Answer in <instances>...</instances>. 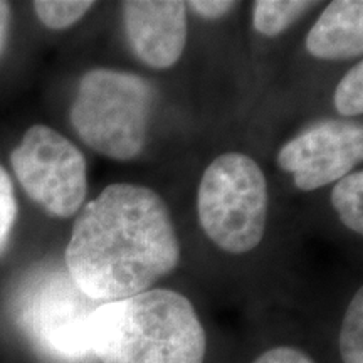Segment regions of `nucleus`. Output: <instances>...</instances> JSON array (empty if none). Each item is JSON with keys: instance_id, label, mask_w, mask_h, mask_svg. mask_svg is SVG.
Instances as JSON below:
<instances>
[{"instance_id": "obj_11", "label": "nucleus", "mask_w": 363, "mask_h": 363, "mask_svg": "<svg viewBox=\"0 0 363 363\" xmlns=\"http://www.w3.org/2000/svg\"><path fill=\"white\" fill-rule=\"evenodd\" d=\"M338 350L342 363H363V291L353 294L343 315Z\"/></svg>"}, {"instance_id": "obj_6", "label": "nucleus", "mask_w": 363, "mask_h": 363, "mask_svg": "<svg viewBox=\"0 0 363 363\" xmlns=\"http://www.w3.org/2000/svg\"><path fill=\"white\" fill-rule=\"evenodd\" d=\"M362 158V125L326 120L284 143L276 162L281 170L293 174L299 190L311 192L343 179Z\"/></svg>"}, {"instance_id": "obj_5", "label": "nucleus", "mask_w": 363, "mask_h": 363, "mask_svg": "<svg viewBox=\"0 0 363 363\" xmlns=\"http://www.w3.org/2000/svg\"><path fill=\"white\" fill-rule=\"evenodd\" d=\"M21 187L54 217L74 216L88 194V167L81 150L51 126L34 125L12 150Z\"/></svg>"}, {"instance_id": "obj_2", "label": "nucleus", "mask_w": 363, "mask_h": 363, "mask_svg": "<svg viewBox=\"0 0 363 363\" xmlns=\"http://www.w3.org/2000/svg\"><path fill=\"white\" fill-rule=\"evenodd\" d=\"M86 345L99 363H203L207 357L194 305L165 288L99 303L86 321Z\"/></svg>"}, {"instance_id": "obj_14", "label": "nucleus", "mask_w": 363, "mask_h": 363, "mask_svg": "<svg viewBox=\"0 0 363 363\" xmlns=\"http://www.w3.org/2000/svg\"><path fill=\"white\" fill-rule=\"evenodd\" d=\"M17 212L19 206L13 192V184L7 170L0 165V256L7 249L13 224L17 220Z\"/></svg>"}, {"instance_id": "obj_9", "label": "nucleus", "mask_w": 363, "mask_h": 363, "mask_svg": "<svg viewBox=\"0 0 363 363\" xmlns=\"http://www.w3.org/2000/svg\"><path fill=\"white\" fill-rule=\"evenodd\" d=\"M313 6L315 2L303 0H257L252 13L254 29L267 38H276Z\"/></svg>"}, {"instance_id": "obj_3", "label": "nucleus", "mask_w": 363, "mask_h": 363, "mask_svg": "<svg viewBox=\"0 0 363 363\" xmlns=\"http://www.w3.org/2000/svg\"><path fill=\"white\" fill-rule=\"evenodd\" d=\"M153 104L155 89L142 76L93 69L79 81L69 120L91 150L126 162L142 153Z\"/></svg>"}, {"instance_id": "obj_1", "label": "nucleus", "mask_w": 363, "mask_h": 363, "mask_svg": "<svg viewBox=\"0 0 363 363\" xmlns=\"http://www.w3.org/2000/svg\"><path fill=\"white\" fill-rule=\"evenodd\" d=\"M72 284L96 303L152 289L179 266L180 242L155 190L111 184L81 208L66 249Z\"/></svg>"}, {"instance_id": "obj_10", "label": "nucleus", "mask_w": 363, "mask_h": 363, "mask_svg": "<svg viewBox=\"0 0 363 363\" xmlns=\"http://www.w3.org/2000/svg\"><path fill=\"white\" fill-rule=\"evenodd\" d=\"M331 206L345 227L363 233V172H350L340 179L331 190Z\"/></svg>"}, {"instance_id": "obj_4", "label": "nucleus", "mask_w": 363, "mask_h": 363, "mask_svg": "<svg viewBox=\"0 0 363 363\" xmlns=\"http://www.w3.org/2000/svg\"><path fill=\"white\" fill-rule=\"evenodd\" d=\"M203 233L222 251L244 254L259 246L267 219V182L249 155H219L203 172L197 192Z\"/></svg>"}, {"instance_id": "obj_15", "label": "nucleus", "mask_w": 363, "mask_h": 363, "mask_svg": "<svg viewBox=\"0 0 363 363\" xmlns=\"http://www.w3.org/2000/svg\"><path fill=\"white\" fill-rule=\"evenodd\" d=\"M252 363H316L301 348L291 345H278L262 352Z\"/></svg>"}, {"instance_id": "obj_7", "label": "nucleus", "mask_w": 363, "mask_h": 363, "mask_svg": "<svg viewBox=\"0 0 363 363\" xmlns=\"http://www.w3.org/2000/svg\"><path fill=\"white\" fill-rule=\"evenodd\" d=\"M121 7L126 39L135 56L155 69L177 65L187 44V4L130 0Z\"/></svg>"}, {"instance_id": "obj_16", "label": "nucleus", "mask_w": 363, "mask_h": 363, "mask_svg": "<svg viewBox=\"0 0 363 363\" xmlns=\"http://www.w3.org/2000/svg\"><path fill=\"white\" fill-rule=\"evenodd\" d=\"M187 6L202 19L217 21L227 16L238 4L233 0H192Z\"/></svg>"}, {"instance_id": "obj_12", "label": "nucleus", "mask_w": 363, "mask_h": 363, "mask_svg": "<svg viewBox=\"0 0 363 363\" xmlns=\"http://www.w3.org/2000/svg\"><path fill=\"white\" fill-rule=\"evenodd\" d=\"M93 6L94 2L88 0H38L33 4L38 19L52 30H62L74 26Z\"/></svg>"}, {"instance_id": "obj_13", "label": "nucleus", "mask_w": 363, "mask_h": 363, "mask_svg": "<svg viewBox=\"0 0 363 363\" xmlns=\"http://www.w3.org/2000/svg\"><path fill=\"white\" fill-rule=\"evenodd\" d=\"M335 108L343 116H360L363 113V62H357L335 89Z\"/></svg>"}, {"instance_id": "obj_17", "label": "nucleus", "mask_w": 363, "mask_h": 363, "mask_svg": "<svg viewBox=\"0 0 363 363\" xmlns=\"http://www.w3.org/2000/svg\"><path fill=\"white\" fill-rule=\"evenodd\" d=\"M9 26H11V4L0 0V54L6 48Z\"/></svg>"}, {"instance_id": "obj_8", "label": "nucleus", "mask_w": 363, "mask_h": 363, "mask_svg": "<svg viewBox=\"0 0 363 363\" xmlns=\"http://www.w3.org/2000/svg\"><path fill=\"white\" fill-rule=\"evenodd\" d=\"M306 51L325 61L360 57L363 52V2L335 0L306 35Z\"/></svg>"}]
</instances>
